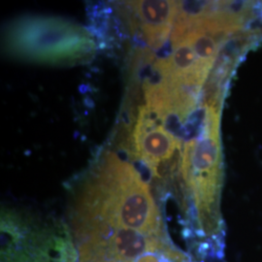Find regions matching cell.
Wrapping results in <instances>:
<instances>
[{"instance_id":"3957f363","label":"cell","mask_w":262,"mask_h":262,"mask_svg":"<svg viewBox=\"0 0 262 262\" xmlns=\"http://www.w3.org/2000/svg\"><path fill=\"white\" fill-rule=\"evenodd\" d=\"M4 49L13 57L29 62L71 66L89 59L94 39L82 26L49 16H24L5 28Z\"/></svg>"},{"instance_id":"5b68a950","label":"cell","mask_w":262,"mask_h":262,"mask_svg":"<svg viewBox=\"0 0 262 262\" xmlns=\"http://www.w3.org/2000/svg\"><path fill=\"white\" fill-rule=\"evenodd\" d=\"M177 1L145 0L125 2L129 12L131 29H139L147 45L152 50L162 47L175 25L181 4Z\"/></svg>"},{"instance_id":"6da1fadb","label":"cell","mask_w":262,"mask_h":262,"mask_svg":"<svg viewBox=\"0 0 262 262\" xmlns=\"http://www.w3.org/2000/svg\"><path fill=\"white\" fill-rule=\"evenodd\" d=\"M68 230L79 262H138L150 254L191 259L170 239L150 187L106 151L71 189Z\"/></svg>"},{"instance_id":"8992f818","label":"cell","mask_w":262,"mask_h":262,"mask_svg":"<svg viewBox=\"0 0 262 262\" xmlns=\"http://www.w3.org/2000/svg\"><path fill=\"white\" fill-rule=\"evenodd\" d=\"M133 142L136 156L156 177H159L160 165L172 159L178 147L175 136L152 119L146 106L139 109L133 130Z\"/></svg>"},{"instance_id":"277c9868","label":"cell","mask_w":262,"mask_h":262,"mask_svg":"<svg viewBox=\"0 0 262 262\" xmlns=\"http://www.w3.org/2000/svg\"><path fill=\"white\" fill-rule=\"evenodd\" d=\"M0 253L1 262H75L78 259L67 225L6 208L1 214Z\"/></svg>"},{"instance_id":"7a4b0ae2","label":"cell","mask_w":262,"mask_h":262,"mask_svg":"<svg viewBox=\"0 0 262 262\" xmlns=\"http://www.w3.org/2000/svg\"><path fill=\"white\" fill-rule=\"evenodd\" d=\"M220 118L208 117L197 139L186 144L180 175L186 200L184 236L201 259L225 256V226L221 213L223 159Z\"/></svg>"}]
</instances>
